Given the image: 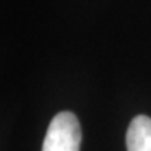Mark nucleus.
Segmentation results:
<instances>
[{
    "mask_svg": "<svg viewBox=\"0 0 151 151\" xmlns=\"http://www.w3.org/2000/svg\"><path fill=\"white\" fill-rule=\"evenodd\" d=\"M80 143L78 119L71 112H60L49 123L42 151H80Z\"/></svg>",
    "mask_w": 151,
    "mask_h": 151,
    "instance_id": "obj_1",
    "label": "nucleus"
},
{
    "mask_svg": "<svg viewBox=\"0 0 151 151\" xmlns=\"http://www.w3.org/2000/svg\"><path fill=\"white\" fill-rule=\"evenodd\" d=\"M127 151H151V119L139 115L130 122L126 133Z\"/></svg>",
    "mask_w": 151,
    "mask_h": 151,
    "instance_id": "obj_2",
    "label": "nucleus"
}]
</instances>
